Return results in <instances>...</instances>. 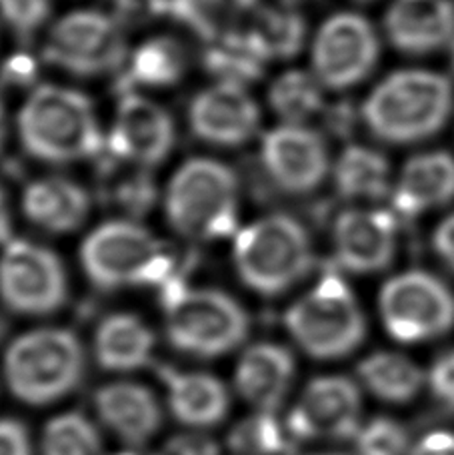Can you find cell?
I'll return each instance as SVG.
<instances>
[{
  "label": "cell",
  "mask_w": 454,
  "mask_h": 455,
  "mask_svg": "<svg viewBox=\"0 0 454 455\" xmlns=\"http://www.w3.org/2000/svg\"><path fill=\"white\" fill-rule=\"evenodd\" d=\"M454 107L452 83L431 70H399L369 94L364 124L393 144L420 142L441 132Z\"/></svg>",
  "instance_id": "cell-1"
},
{
  "label": "cell",
  "mask_w": 454,
  "mask_h": 455,
  "mask_svg": "<svg viewBox=\"0 0 454 455\" xmlns=\"http://www.w3.org/2000/svg\"><path fill=\"white\" fill-rule=\"evenodd\" d=\"M20 142L30 156L67 164L94 156L102 148L93 104L80 92L38 86L19 114Z\"/></svg>",
  "instance_id": "cell-2"
},
{
  "label": "cell",
  "mask_w": 454,
  "mask_h": 455,
  "mask_svg": "<svg viewBox=\"0 0 454 455\" xmlns=\"http://www.w3.org/2000/svg\"><path fill=\"white\" fill-rule=\"evenodd\" d=\"M88 278L102 290L150 283L166 296L182 286L176 264L142 226L120 220L96 228L80 250Z\"/></svg>",
  "instance_id": "cell-3"
},
{
  "label": "cell",
  "mask_w": 454,
  "mask_h": 455,
  "mask_svg": "<svg viewBox=\"0 0 454 455\" xmlns=\"http://www.w3.org/2000/svg\"><path fill=\"white\" fill-rule=\"evenodd\" d=\"M83 373V346L69 330H35L16 338L4 354L6 386L32 405L61 400L80 384Z\"/></svg>",
  "instance_id": "cell-4"
},
{
  "label": "cell",
  "mask_w": 454,
  "mask_h": 455,
  "mask_svg": "<svg viewBox=\"0 0 454 455\" xmlns=\"http://www.w3.org/2000/svg\"><path fill=\"white\" fill-rule=\"evenodd\" d=\"M239 182L229 166L194 158L178 168L166 192V216L178 234L194 240L229 235L237 224Z\"/></svg>",
  "instance_id": "cell-5"
},
{
  "label": "cell",
  "mask_w": 454,
  "mask_h": 455,
  "mask_svg": "<svg viewBox=\"0 0 454 455\" xmlns=\"http://www.w3.org/2000/svg\"><path fill=\"white\" fill-rule=\"evenodd\" d=\"M304 226L285 214L266 216L239 232L234 264L242 282L263 296H279L311 270Z\"/></svg>",
  "instance_id": "cell-6"
},
{
  "label": "cell",
  "mask_w": 454,
  "mask_h": 455,
  "mask_svg": "<svg viewBox=\"0 0 454 455\" xmlns=\"http://www.w3.org/2000/svg\"><path fill=\"white\" fill-rule=\"evenodd\" d=\"M285 323L308 355L335 360L354 352L364 339V318L356 298L335 272L288 307Z\"/></svg>",
  "instance_id": "cell-7"
},
{
  "label": "cell",
  "mask_w": 454,
  "mask_h": 455,
  "mask_svg": "<svg viewBox=\"0 0 454 455\" xmlns=\"http://www.w3.org/2000/svg\"><path fill=\"white\" fill-rule=\"evenodd\" d=\"M162 304L168 339L181 352L215 357L231 352L247 338V312L224 291L182 286L162 298Z\"/></svg>",
  "instance_id": "cell-8"
},
{
  "label": "cell",
  "mask_w": 454,
  "mask_h": 455,
  "mask_svg": "<svg viewBox=\"0 0 454 455\" xmlns=\"http://www.w3.org/2000/svg\"><path fill=\"white\" fill-rule=\"evenodd\" d=\"M380 314L388 334L402 344L434 339L454 326V294L433 274L404 272L385 283Z\"/></svg>",
  "instance_id": "cell-9"
},
{
  "label": "cell",
  "mask_w": 454,
  "mask_h": 455,
  "mask_svg": "<svg viewBox=\"0 0 454 455\" xmlns=\"http://www.w3.org/2000/svg\"><path fill=\"white\" fill-rule=\"evenodd\" d=\"M48 60L80 76H94L123 67L126 43L115 16L78 11L56 22L46 43Z\"/></svg>",
  "instance_id": "cell-10"
},
{
  "label": "cell",
  "mask_w": 454,
  "mask_h": 455,
  "mask_svg": "<svg viewBox=\"0 0 454 455\" xmlns=\"http://www.w3.org/2000/svg\"><path fill=\"white\" fill-rule=\"evenodd\" d=\"M0 298L16 314H53L67 298V274L51 250L12 240L0 256Z\"/></svg>",
  "instance_id": "cell-11"
},
{
  "label": "cell",
  "mask_w": 454,
  "mask_h": 455,
  "mask_svg": "<svg viewBox=\"0 0 454 455\" xmlns=\"http://www.w3.org/2000/svg\"><path fill=\"white\" fill-rule=\"evenodd\" d=\"M378 60V38L372 24L359 14H335L314 40V75L322 86L345 91L367 78Z\"/></svg>",
  "instance_id": "cell-12"
},
{
  "label": "cell",
  "mask_w": 454,
  "mask_h": 455,
  "mask_svg": "<svg viewBox=\"0 0 454 455\" xmlns=\"http://www.w3.org/2000/svg\"><path fill=\"white\" fill-rule=\"evenodd\" d=\"M361 392L353 379L319 378L303 392L288 416L296 440H348L361 429Z\"/></svg>",
  "instance_id": "cell-13"
},
{
  "label": "cell",
  "mask_w": 454,
  "mask_h": 455,
  "mask_svg": "<svg viewBox=\"0 0 454 455\" xmlns=\"http://www.w3.org/2000/svg\"><path fill=\"white\" fill-rule=\"evenodd\" d=\"M261 154L266 174L288 194L312 192L328 172V152L322 136L301 124L271 130L264 136Z\"/></svg>",
  "instance_id": "cell-14"
},
{
  "label": "cell",
  "mask_w": 454,
  "mask_h": 455,
  "mask_svg": "<svg viewBox=\"0 0 454 455\" xmlns=\"http://www.w3.org/2000/svg\"><path fill=\"white\" fill-rule=\"evenodd\" d=\"M174 144V126L168 112L139 94L118 104L109 148L136 166H154L166 158Z\"/></svg>",
  "instance_id": "cell-15"
},
{
  "label": "cell",
  "mask_w": 454,
  "mask_h": 455,
  "mask_svg": "<svg viewBox=\"0 0 454 455\" xmlns=\"http://www.w3.org/2000/svg\"><path fill=\"white\" fill-rule=\"evenodd\" d=\"M335 251L338 264L356 274L385 270L396 248V220L385 210L351 208L336 218Z\"/></svg>",
  "instance_id": "cell-16"
},
{
  "label": "cell",
  "mask_w": 454,
  "mask_h": 455,
  "mask_svg": "<svg viewBox=\"0 0 454 455\" xmlns=\"http://www.w3.org/2000/svg\"><path fill=\"white\" fill-rule=\"evenodd\" d=\"M256 102L239 84L218 83L192 100L189 120L200 140L218 146H240L258 128Z\"/></svg>",
  "instance_id": "cell-17"
},
{
  "label": "cell",
  "mask_w": 454,
  "mask_h": 455,
  "mask_svg": "<svg viewBox=\"0 0 454 455\" xmlns=\"http://www.w3.org/2000/svg\"><path fill=\"white\" fill-rule=\"evenodd\" d=\"M385 30L404 54H431L452 44V0H394L385 16Z\"/></svg>",
  "instance_id": "cell-18"
},
{
  "label": "cell",
  "mask_w": 454,
  "mask_h": 455,
  "mask_svg": "<svg viewBox=\"0 0 454 455\" xmlns=\"http://www.w3.org/2000/svg\"><path fill=\"white\" fill-rule=\"evenodd\" d=\"M454 200V156L449 152H426L404 164L394 188V206L404 218Z\"/></svg>",
  "instance_id": "cell-19"
},
{
  "label": "cell",
  "mask_w": 454,
  "mask_h": 455,
  "mask_svg": "<svg viewBox=\"0 0 454 455\" xmlns=\"http://www.w3.org/2000/svg\"><path fill=\"white\" fill-rule=\"evenodd\" d=\"M295 376V360L287 347L256 344L237 365V389L258 411H274L285 400Z\"/></svg>",
  "instance_id": "cell-20"
},
{
  "label": "cell",
  "mask_w": 454,
  "mask_h": 455,
  "mask_svg": "<svg viewBox=\"0 0 454 455\" xmlns=\"http://www.w3.org/2000/svg\"><path fill=\"white\" fill-rule=\"evenodd\" d=\"M94 405L104 426L131 445L149 442L160 427V408L144 386L131 381L109 384L96 392Z\"/></svg>",
  "instance_id": "cell-21"
},
{
  "label": "cell",
  "mask_w": 454,
  "mask_h": 455,
  "mask_svg": "<svg viewBox=\"0 0 454 455\" xmlns=\"http://www.w3.org/2000/svg\"><path fill=\"white\" fill-rule=\"evenodd\" d=\"M22 210L35 226L64 234L77 230L85 222L91 200L77 182L53 176L28 184L22 196Z\"/></svg>",
  "instance_id": "cell-22"
},
{
  "label": "cell",
  "mask_w": 454,
  "mask_h": 455,
  "mask_svg": "<svg viewBox=\"0 0 454 455\" xmlns=\"http://www.w3.org/2000/svg\"><path fill=\"white\" fill-rule=\"evenodd\" d=\"M168 389V405L174 418L191 427H208L223 421L229 410V394L216 378L199 371L162 368Z\"/></svg>",
  "instance_id": "cell-23"
},
{
  "label": "cell",
  "mask_w": 454,
  "mask_h": 455,
  "mask_svg": "<svg viewBox=\"0 0 454 455\" xmlns=\"http://www.w3.org/2000/svg\"><path fill=\"white\" fill-rule=\"evenodd\" d=\"M154 338L142 320L131 314H115L104 320L94 338L96 360L104 370L128 371L149 363Z\"/></svg>",
  "instance_id": "cell-24"
},
{
  "label": "cell",
  "mask_w": 454,
  "mask_h": 455,
  "mask_svg": "<svg viewBox=\"0 0 454 455\" xmlns=\"http://www.w3.org/2000/svg\"><path fill=\"white\" fill-rule=\"evenodd\" d=\"M356 371L370 394L391 403L415 400L425 386V371L401 354H372L364 357Z\"/></svg>",
  "instance_id": "cell-25"
},
{
  "label": "cell",
  "mask_w": 454,
  "mask_h": 455,
  "mask_svg": "<svg viewBox=\"0 0 454 455\" xmlns=\"http://www.w3.org/2000/svg\"><path fill=\"white\" fill-rule=\"evenodd\" d=\"M391 166L367 146H348L335 164V186L346 200H378L388 192Z\"/></svg>",
  "instance_id": "cell-26"
},
{
  "label": "cell",
  "mask_w": 454,
  "mask_h": 455,
  "mask_svg": "<svg viewBox=\"0 0 454 455\" xmlns=\"http://www.w3.org/2000/svg\"><path fill=\"white\" fill-rule=\"evenodd\" d=\"M205 62L221 83L242 86L261 76L266 59L248 32H221L208 40Z\"/></svg>",
  "instance_id": "cell-27"
},
{
  "label": "cell",
  "mask_w": 454,
  "mask_h": 455,
  "mask_svg": "<svg viewBox=\"0 0 454 455\" xmlns=\"http://www.w3.org/2000/svg\"><path fill=\"white\" fill-rule=\"evenodd\" d=\"M248 35L266 60L290 59L304 43V20L293 8L269 6L255 14Z\"/></svg>",
  "instance_id": "cell-28"
},
{
  "label": "cell",
  "mask_w": 454,
  "mask_h": 455,
  "mask_svg": "<svg viewBox=\"0 0 454 455\" xmlns=\"http://www.w3.org/2000/svg\"><path fill=\"white\" fill-rule=\"evenodd\" d=\"M269 100L280 118L288 124H298L320 110L322 83L304 70H288L274 80Z\"/></svg>",
  "instance_id": "cell-29"
},
{
  "label": "cell",
  "mask_w": 454,
  "mask_h": 455,
  "mask_svg": "<svg viewBox=\"0 0 454 455\" xmlns=\"http://www.w3.org/2000/svg\"><path fill=\"white\" fill-rule=\"evenodd\" d=\"M184 64V51L176 40L154 38L134 52L128 75L136 84L168 86L182 76Z\"/></svg>",
  "instance_id": "cell-30"
},
{
  "label": "cell",
  "mask_w": 454,
  "mask_h": 455,
  "mask_svg": "<svg viewBox=\"0 0 454 455\" xmlns=\"http://www.w3.org/2000/svg\"><path fill=\"white\" fill-rule=\"evenodd\" d=\"M45 455H104L96 427L80 413H62L48 421L43 435Z\"/></svg>",
  "instance_id": "cell-31"
},
{
  "label": "cell",
  "mask_w": 454,
  "mask_h": 455,
  "mask_svg": "<svg viewBox=\"0 0 454 455\" xmlns=\"http://www.w3.org/2000/svg\"><path fill=\"white\" fill-rule=\"evenodd\" d=\"M288 435L272 411H256L232 429L229 445L237 455H287Z\"/></svg>",
  "instance_id": "cell-32"
},
{
  "label": "cell",
  "mask_w": 454,
  "mask_h": 455,
  "mask_svg": "<svg viewBox=\"0 0 454 455\" xmlns=\"http://www.w3.org/2000/svg\"><path fill=\"white\" fill-rule=\"evenodd\" d=\"M356 451L359 455H410V437L399 421L377 418L359 429Z\"/></svg>",
  "instance_id": "cell-33"
},
{
  "label": "cell",
  "mask_w": 454,
  "mask_h": 455,
  "mask_svg": "<svg viewBox=\"0 0 454 455\" xmlns=\"http://www.w3.org/2000/svg\"><path fill=\"white\" fill-rule=\"evenodd\" d=\"M51 14V0H0V16L16 35L30 36Z\"/></svg>",
  "instance_id": "cell-34"
},
{
  "label": "cell",
  "mask_w": 454,
  "mask_h": 455,
  "mask_svg": "<svg viewBox=\"0 0 454 455\" xmlns=\"http://www.w3.org/2000/svg\"><path fill=\"white\" fill-rule=\"evenodd\" d=\"M110 196L125 212L141 216L147 212L154 202V188L150 178L144 172H136L131 178L110 186Z\"/></svg>",
  "instance_id": "cell-35"
},
{
  "label": "cell",
  "mask_w": 454,
  "mask_h": 455,
  "mask_svg": "<svg viewBox=\"0 0 454 455\" xmlns=\"http://www.w3.org/2000/svg\"><path fill=\"white\" fill-rule=\"evenodd\" d=\"M428 384H431L436 400L444 408L454 411V352L442 354L434 362L431 373H428Z\"/></svg>",
  "instance_id": "cell-36"
},
{
  "label": "cell",
  "mask_w": 454,
  "mask_h": 455,
  "mask_svg": "<svg viewBox=\"0 0 454 455\" xmlns=\"http://www.w3.org/2000/svg\"><path fill=\"white\" fill-rule=\"evenodd\" d=\"M0 455H32L27 427L16 419H0Z\"/></svg>",
  "instance_id": "cell-37"
},
{
  "label": "cell",
  "mask_w": 454,
  "mask_h": 455,
  "mask_svg": "<svg viewBox=\"0 0 454 455\" xmlns=\"http://www.w3.org/2000/svg\"><path fill=\"white\" fill-rule=\"evenodd\" d=\"M157 455H218L216 445L200 435L173 437Z\"/></svg>",
  "instance_id": "cell-38"
},
{
  "label": "cell",
  "mask_w": 454,
  "mask_h": 455,
  "mask_svg": "<svg viewBox=\"0 0 454 455\" xmlns=\"http://www.w3.org/2000/svg\"><path fill=\"white\" fill-rule=\"evenodd\" d=\"M410 455H454V434L433 432L412 445Z\"/></svg>",
  "instance_id": "cell-39"
},
{
  "label": "cell",
  "mask_w": 454,
  "mask_h": 455,
  "mask_svg": "<svg viewBox=\"0 0 454 455\" xmlns=\"http://www.w3.org/2000/svg\"><path fill=\"white\" fill-rule=\"evenodd\" d=\"M434 250L441 259L454 272V214L449 216L434 232Z\"/></svg>",
  "instance_id": "cell-40"
},
{
  "label": "cell",
  "mask_w": 454,
  "mask_h": 455,
  "mask_svg": "<svg viewBox=\"0 0 454 455\" xmlns=\"http://www.w3.org/2000/svg\"><path fill=\"white\" fill-rule=\"evenodd\" d=\"M208 4L216 14L218 22H221L224 19H234V16L255 11L258 0H208Z\"/></svg>",
  "instance_id": "cell-41"
},
{
  "label": "cell",
  "mask_w": 454,
  "mask_h": 455,
  "mask_svg": "<svg viewBox=\"0 0 454 455\" xmlns=\"http://www.w3.org/2000/svg\"><path fill=\"white\" fill-rule=\"evenodd\" d=\"M32 76V67L28 56H14L6 62L3 70V78L11 84H27Z\"/></svg>",
  "instance_id": "cell-42"
},
{
  "label": "cell",
  "mask_w": 454,
  "mask_h": 455,
  "mask_svg": "<svg viewBox=\"0 0 454 455\" xmlns=\"http://www.w3.org/2000/svg\"><path fill=\"white\" fill-rule=\"evenodd\" d=\"M8 238V210H6V200L4 192L0 190V242Z\"/></svg>",
  "instance_id": "cell-43"
},
{
  "label": "cell",
  "mask_w": 454,
  "mask_h": 455,
  "mask_svg": "<svg viewBox=\"0 0 454 455\" xmlns=\"http://www.w3.org/2000/svg\"><path fill=\"white\" fill-rule=\"evenodd\" d=\"M4 138H6V116H4L3 99H0V150H3L4 146Z\"/></svg>",
  "instance_id": "cell-44"
},
{
  "label": "cell",
  "mask_w": 454,
  "mask_h": 455,
  "mask_svg": "<svg viewBox=\"0 0 454 455\" xmlns=\"http://www.w3.org/2000/svg\"><path fill=\"white\" fill-rule=\"evenodd\" d=\"M4 331H6V323L0 320V339H3V336H4Z\"/></svg>",
  "instance_id": "cell-45"
},
{
  "label": "cell",
  "mask_w": 454,
  "mask_h": 455,
  "mask_svg": "<svg viewBox=\"0 0 454 455\" xmlns=\"http://www.w3.org/2000/svg\"><path fill=\"white\" fill-rule=\"evenodd\" d=\"M450 60H452V68H454V40H452V44H450Z\"/></svg>",
  "instance_id": "cell-46"
},
{
  "label": "cell",
  "mask_w": 454,
  "mask_h": 455,
  "mask_svg": "<svg viewBox=\"0 0 454 455\" xmlns=\"http://www.w3.org/2000/svg\"><path fill=\"white\" fill-rule=\"evenodd\" d=\"M319 455H345V453H319Z\"/></svg>",
  "instance_id": "cell-47"
},
{
  "label": "cell",
  "mask_w": 454,
  "mask_h": 455,
  "mask_svg": "<svg viewBox=\"0 0 454 455\" xmlns=\"http://www.w3.org/2000/svg\"><path fill=\"white\" fill-rule=\"evenodd\" d=\"M118 455H134V453H118Z\"/></svg>",
  "instance_id": "cell-48"
}]
</instances>
